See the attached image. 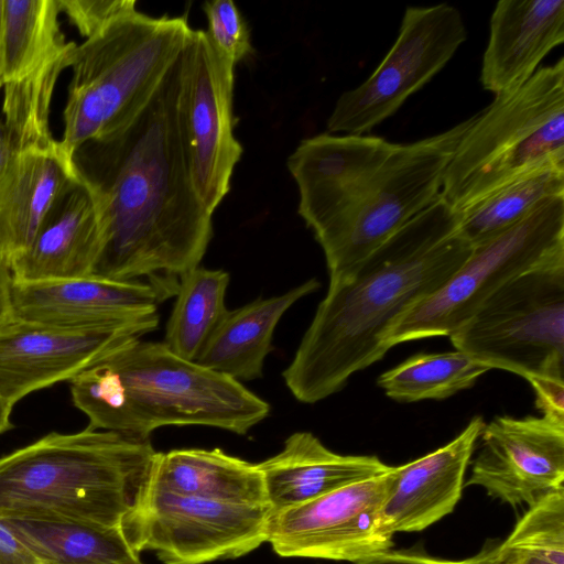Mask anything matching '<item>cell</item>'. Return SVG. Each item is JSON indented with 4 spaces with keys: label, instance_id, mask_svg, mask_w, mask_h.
I'll use <instances>...</instances> for the list:
<instances>
[{
    "label": "cell",
    "instance_id": "obj_31",
    "mask_svg": "<svg viewBox=\"0 0 564 564\" xmlns=\"http://www.w3.org/2000/svg\"><path fill=\"white\" fill-rule=\"evenodd\" d=\"M203 11L208 23L206 34L218 53L235 65L252 54L248 24L235 2L208 1Z\"/></svg>",
    "mask_w": 564,
    "mask_h": 564
},
{
    "label": "cell",
    "instance_id": "obj_4",
    "mask_svg": "<svg viewBox=\"0 0 564 564\" xmlns=\"http://www.w3.org/2000/svg\"><path fill=\"white\" fill-rule=\"evenodd\" d=\"M155 454L149 438L52 432L0 457V518L121 527Z\"/></svg>",
    "mask_w": 564,
    "mask_h": 564
},
{
    "label": "cell",
    "instance_id": "obj_23",
    "mask_svg": "<svg viewBox=\"0 0 564 564\" xmlns=\"http://www.w3.org/2000/svg\"><path fill=\"white\" fill-rule=\"evenodd\" d=\"M148 482L178 495L228 503L268 505L258 464L219 448L156 452Z\"/></svg>",
    "mask_w": 564,
    "mask_h": 564
},
{
    "label": "cell",
    "instance_id": "obj_11",
    "mask_svg": "<svg viewBox=\"0 0 564 564\" xmlns=\"http://www.w3.org/2000/svg\"><path fill=\"white\" fill-rule=\"evenodd\" d=\"M460 12L448 3L406 7L390 51L359 86L337 99L328 132L362 134L391 117L466 41Z\"/></svg>",
    "mask_w": 564,
    "mask_h": 564
},
{
    "label": "cell",
    "instance_id": "obj_5",
    "mask_svg": "<svg viewBox=\"0 0 564 564\" xmlns=\"http://www.w3.org/2000/svg\"><path fill=\"white\" fill-rule=\"evenodd\" d=\"M187 14L138 10L76 45L63 111L61 152L70 161L89 143L106 142L141 111L183 51Z\"/></svg>",
    "mask_w": 564,
    "mask_h": 564
},
{
    "label": "cell",
    "instance_id": "obj_38",
    "mask_svg": "<svg viewBox=\"0 0 564 564\" xmlns=\"http://www.w3.org/2000/svg\"><path fill=\"white\" fill-rule=\"evenodd\" d=\"M3 1L0 0V89L3 87Z\"/></svg>",
    "mask_w": 564,
    "mask_h": 564
},
{
    "label": "cell",
    "instance_id": "obj_35",
    "mask_svg": "<svg viewBox=\"0 0 564 564\" xmlns=\"http://www.w3.org/2000/svg\"><path fill=\"white\" fill-rule=\"evenodd\" d=\"M0 564H40L28 546L0 519Z\"/></svg>",
    "mask_w": 564,
    "mask_h": 564
},
{
    "label": "cell",
    "instance_id": "obj_27",
    "mask_svg": "<svg viewBox=\"0 0 564 564\" xmlns=\"http://www.w3.org/2000/svg\"><path fill=\"white\" fill-rule=\"evenodd\" d=\"M75 47L3 85L1 129L15 154L56 145L50 128L51 104L61 74L70 67Z\"/></svg>",
    "mask_w": 564,
    "mask_h": 564
},
{
    "label": "cell",
    "instance_id": "obj_8",
    "mask_svg": "<svg viewBox=\"0 0 564 564\" xmlns=\"http://www.w3.org/2000/svg\"><path fill=\"white\" fill-rule=\"evenodd\" d=\"M449 339L489 369L564 380V253L505 283Z\"/></svg>",
    "mask_w": 564,
    "mask_h": 564
},
{
    "label": "cell",
    "instance_id": "obj_18",
    "mask_svg": "<svg viewBox=\"0 0 564 564\" xmlns=\"http://www.w3.org/2000/svg\"><path fill=\"white\" fill-rule=\"evenodd\" d=\"M485 425L480 416L449 443L393 466L383 517L390 531L417 532L451 513L460 499L467 466Z\"/></svg>",
    "mask_w": 564,
    "mask_h": 564
},
{
    "label": "cell",
    "instance_id": "obj_9",
    "mask_svg": "<svg viewBox=\"0 0 564 564\" xmlns=\"http://www.w3.org/2000/svg\"><path fill=\"white\" fill-rule=\"evenodd\" d=\"M564 253V195L543 203L520 223L473 248L459 269L388 330L384 346L449 336L505 283Z\"/></svg>",
    "mask_w": 564,
    "mask_h": 564
},
{
    "label": "cell",
    "instance_id": "obj_20",
    "mask_svg": "<svg viewBox=\"0 0 564 564\" xmlns=\"http://www.w3.org/2000/svg\"><path fill=\"white\" fill-rule=\"evenodd\" d=\"M563 41V0L498 1L482 57L484 89L495 96L516 90Z\"/></svg>",
    "mask_w": 564,
    "mask_h": 564
},
{
    "label": "cell",
    "instance_id": "obj_15",
    "mask_svg": "<svg viewBox=\"0 0 564 564\" xmlns=\"http://www.w3.org/2000/svg\"><path fill=\"white\" fill-rule=\"evenodd\" d=\"M467 486L511 506L533 505L564 488V421L497 416L485 423Z\"/></svg>",
    "mask_w": 564,
    "mask_h": 564
},
{
    "label": "cell",
    "instance_id": "obj_6",
    "mask_svg": "<svg viewBox=\"0 0 564 564\" xmlns=\"http://www.w3.org/2000/svg\"><path fill=\"white\" fill-rule=\"evenodd\" d=\"M564 169V58L495 96L460 138L441 197L458 212L528 173Z\"/></svg>",
    "mask_w": 564,
    "mask_h": 564
},
{
    "label": "cell",
    "instance_id": "obj_28",
    "mask_svg": "<svg viewBox=\"0 0 564 564\" xmlns=\"http://www.w3.org/2000/svg\"><path fill=\"white\" fill-rule=\"evenodd\" d=\"M229 280L224 270L202 267L182 278L163 341L171 351L196 361L228 311L225 299Z\"/></svg>",
    "mask_w": 564,
    "mask_h": 564
},
{
    "label": "cell",
    "instance_id": "obj_25",
    "mask_svg": "<svg viewBox=\"0 0 564 564\" xmlns=\"http://www.w3.org/2000/svg\"><path fill=\"white\" fill-rule=\"evenodd\" d=\"M558 195H564V169L533 171L456 212L459 234L474 248L505 232Z\"/></svg>",
    "mask_w": 564,
    "mask_h": 564
},
{
    "label": "cell",
    "instance_id": "obj_21",
    "mask_svg": "<svg viewBox=\"0 0 564 564\" xmlns=\"http://www.w3.org/2000/svg\"><path fill=\"white\" fill-rule=\"evenodd\" d=\"M271 512L391 470L377 456L340 455L310 432H295L274 456L258 464Z\"/></svg>",
    "mask_w": 564,
    "mask_h": 564
},
{
    "label": "cell",
    "instance_id": "obj_12",
    "mask_svg": "<svg viewBox=\"0 0 564 564\" xmlns=\"http://www.w3.org/2000/svg\"><path fill=\"white\" fill-rule=\"evenodd\" d=\"M235 64L193 30L182 54L178 118L193 186L213 215L243 149L234 134Z\"/></svg>",
    "mask_w": 564,
    "mask_h": 564
},
{
    "label": "cell",
    "instance_id": "obj_14",
    "mask_svg": "<svg viewBox=\"0 0 564 564\" xmlns=\"http://www.w3.org/2000/svg\"><path fill=\"white\" fill-rule=\"evenodd\" d=\"M158 325L68 329L8 314L0 321V398L13 406L36 390L69 381L107 352L141 338Z\"/></svg>",
    "mask_w": 564,
    "mask_h": 564
},
{
    "label": "cell",
    "instance_id": "obj_19",
    "mask_svg": "<svg viewBox=\"0 0 564 564\" xmlns=\"http://www.w3.org/2000/svg\"><path fill=\"white\" fill-rule=\"evenodd\" d=\"M102 246L99 197L94 183L83 172L32 246L13 262L10 280L39 282L93 275Z\"/></svg>",
    "mask_w": 564,
    "mask_h": 564
},
{
    "label": "cell",
    "instance_id": "obj_26",
    "mask_svg": "<svg viewBox=\"0 0 564 564\" xmlns=\"http://www.w3.org/2000/svg\"><path fill=\"white\" fill-rule=\"evenodd\" d=\"M58 0L3 1V85L17 80L76 43L61 30Z\"/></svg>",
    "mask_w": 564,
    "mask_h": 564
},
{
    "label": "cell",
    "instance_id": "obj_10",
    "mask_svg": "<svg viewBox=\"0 0 564 564\" xmlns=\"http://www.w3.org/2000/svg\"><path fill=\"white\" fill-rule=\"evenodd\" d=\"M268 505H239L178 495L148 482L122 522L139 554L165 564H204L243 556L268 540Z\"/></svg>",
    "mask_w": 564,
    "mask_h": 564
},
{
    "label": "cell",
    "instance_id": "obj_16",
    "mask_svg": "<svg viewBox=\"0 0 564 564\" xmlns=\"http://www.w3.org/2000/svg\"><path fill=\"white\" fill-rule=\"evenodd\" d=\"M159 296L144 282L95 275L39 282H9V315L68 329L113 328L159 323Z\"/></svg>",
    "mask_w": 564,
    "mask_h": 564
},
{
    "label": "cell",
    "instance_id": "obj_1",
    "mask_svg": "<svg viewBox=\"0 0 564 564\" xmlns=\"http://www.w3.org/2000/svg\"><path fill=\"white\" fill-rule=\"evenodd\" d=\"M182 54L127 127L106 142L85 145L91 164L80 167L97 189L104 225L93 275L145 278L160 302L199 267L213 237L212 214L193 186L180 126Z\"/></svg>",
    "mask_w": 564,
    "mask_h": 564
},
{
    "label": "cell",
    "instance_id": "obj_13",
    "mask_svg": "<svg viewBox=\"0 0 564 564\" xmlns=\"http://www.w3.org/2000/svg\"><path fill=\"white\" fill-rule=\"evenodd\" d=\"M392 470L271 512L268 540L282 557L359 562L393 545L383 507Z\"/></svg>",
    "mask_w": 564,
    "mask_h": 564
},
{
    "label": "cell",
    "instance_id": "obj_37",
    "mask_svg": "<svg viewBox=\"0 0 564 564\" xmlns=\"http://www.w3.org/2000/svg\"><path fill=\"white\" fill-rule=\"evenodd\" d=\"M11 411L12 406L0 398V434L12 427Z\"/></svg>",
    "mask_w": 564,
    "mask_h": 564
},
{
    "label": "cell",
    "instance_id": "obj_32",
    "mask_svg": "<svg viewBox=\"0 0 564 564\" xmlns=\"http://www.w3.org/2000/svg\"><path fill=\"white\" fill-rule=\"evenodd\" d=\"M58 6L86 40L137 11L134 0H58Z\"/></svg>",
    "mask_w": 564,
    "mask_h": 564
},
{
    "label": "cell",
    "instance_id": "obj_34",
    "mask_svg": "<svg viewBox=\"0 0 564 564\" xmlns=\"http://www.w3.org/2000/svg\"><path fill=\"white\" fill-rule=\"evenodd\" d=\"M529 382L535 393V405L542 414L564 421V380L536 378Z\"/></svg>",
    "mask_w": 564,
    "mask_h": 564
},
{
    "label": "cell",
    "instance_id": "obj_17",
    "mask_svg": "<svg viewBox=\"0 0 564 564\" xmlns=\"http://www.w3.org/2000/svg\"><path fill=\"white\" fill-rule=\"evenodd\" d=\"M76 161L55 147L17 153L0 183V272L33 243L64 196L82 177Z\"/></svg>",
    "mask_w": 564,
    "mask_h": 564
},
{
    "label": "cell",
    "instance_id": "obj_2",
    "mask_svg": "<svg viewBox=\"0 0 564 564\" xmlns=\"http://www.w3.org/2000/svg\"><path fill=\"white\" fill-rule=\"evenodd\" d=\"M473 247L440 196L344 276L329 280L293 360L282 372L293 397L316 403L382 359L384 337L412 306L437 291Z\"/></svg>",
    "mask_w": 564,
    "mask_h": 564
},
{
    "label": "cell",
    "instance_id": "obj_30",
    "mask_svg": "<svg viewBox=\"0 0 564 564\" xmlns=\"http://www.w3.org/2000/svg\"><path fill=\"white\" fill-rule=\"evenodd\" d=\"M494 564H564V488L529 506L497 545Z\"/></svg>",
    "mask_w": 564,
    "mask_h": 564
},
{
    "label": "cell",
    "instance_id": "obj_36",
    "mask_svg": "<svg viewBox=\"0 0 564 564\" xmlns=\"http://www.w3.org/2000/svg\"><path fill=\"white\" fill-rule=\"evenodd\" d=\"M15 153L6 138L0 124V183L6 176Z\"/></svg>",
    "mask_w": 564,
    "mask_h": 564
},
{
    "label": "cell",
    "instance_id": "obj_22",
    "mask_svg": "<svg viewBox=\"0 0 564 564\" xmlns=\"http://www.w3.org/2000/svg\"><path fill=\"white\" fill-rule=\"evenodd\" d=\"M318 288L319 282L311 279L281 295L228 310L196 362L239 382L260 378L279 321L295 302Z\"/></svg>",
    "mask_w": 564,
    "mask_h": 564
},
{
    "label": "cell",
    "instance_id": "obj_7",
    "mask_svg": "<svg viewBox=\"0 0 564 564\" xmlns=\"http://www.w3.org/2000/svg\"><path fill=\"white\" fill-rule=\"evenodd\" d=\"M473 116L429 138L395 143L358 199L310 228L335 280L348 273L440 196L446 167Z\"/></svg>",
    "mask_w": 564,
    "mask_h": 564
},
{
    "label": "cell",
    "instance_id": "obj_3",
    "mask_svg": "<svg viewBox=\"0 0 564 564\" xmlns=\"http://www.w3.org/2000/svg\"><path fill=\"white\" fill-rule=\"evenodd\" d=\"M74 405L88 429L139 438L167 425H205L245 435L270 405L241 382L135 338L76 375Z\"/></svg>",
    "mask_w": 564,
    "mask_h": 564
},
{
    "label": "cell",
    "instance_id": "obj_33",
    "mask_svg": "<svg viewBox=\"0 0 564 564\" xmlns=\"http://www.w3.org/2000/svg\"><path fill=\"white\" fill-rule=\"evenodd\" d=\"M496 547L495 544L485 545L476 555L460 561L437 558L416 550L390 549L352 564H494Z\"/></svg>",
    "mask_w": 564,
    "mask_h": 564
},
{
    "label": "cell",
    "instance_id": "obj_29",
    "mask_svg": "<svg viewBox=\"0 0 564 564\" xmlns=\"http://www.w3.org/2000/svg\"><path fill=\"white\" fill-rule=\"evenodd\" d=\"M489 370L460 350L419 354L383 372L378 386L401 402L441 400L473 387Z\"/></svg>",
    "mask_w": 564,
    "mask_h": 564
},
{
    "label": "cell",
    "instance_id": "obj_24",
    "mask_svg": "<svg viewBox=\"0 0 564 564\" xmlns=\"http://www.w3.org/2000/svg\"><path fill=\"white\" fill-rule=\"evenodd\" d=\"M2 520L40 564H143L122 527Z\"/></svg>",
    "mask_w": 564,
    "mask_h": 564
}]
</instances>
